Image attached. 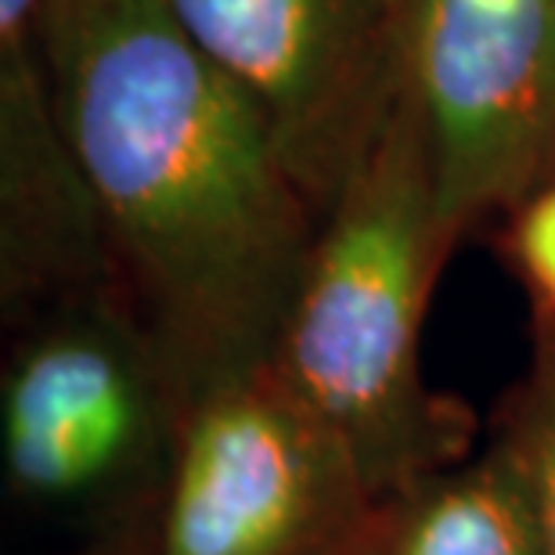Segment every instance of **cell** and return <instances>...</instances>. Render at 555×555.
<instances>
[{
    "instance_id": "cell-5",
    "label": "cell",
    "mask_w": 555,
    "mask_h": 555,
    "mask_svg": "<svg viewBox=\"0 0 555 555\" xmlns=\"http://www.w3.org/2000/svg\"><path fill=\"white\" fill-rule=\"evenodd\" d=\"M177 401L113 288L62 304L15 350L0 397L8 483L40 508H94L170 465Z\"/></svg>"
},
{
    "instance_id": "cell-7",
    "label": "cell",
    "mask_w": 555,
    "mask_h": 555,
    "mask_svg": "<svg viewBox=\"0 0 555 555\" xmlns=\"http://www.w3.org/2000/svg\"><path fill=\"white\" fill-rule=\"evenodd\" d=\"M4 296L59 307L108 288L105 235L76 155L54 119L37 43H0Z\"/></svg>"
},
{
    "instance_id": "cell-11",
    "label": "cell",
    "mask_w": 555,
    "mask_h": 555,
    "mask_svg": "<svg viewBox=\"0 0 555 555\" xmlns=\"http://www.w3.org/2000/svg\"><path fill=\"white\" fill-rule=\"evenodd\" d=\"M48 0H0V43L29 40Z\"/></svg>"
},
{
    "instance_id": "cell-9",
    "label": "cell",
    "mask_w": 555,
    "mask_h": 555,
    "mask_svg": "<svg viewBox=\"0 0 555 555\" xmlns=\"http://www.w3.org/2000/svg\"><path fill=\"white\" fill-rule=\"evenodd\" d=\"M502 433L524 469L538 548L541 555H555V321L548 318H541L534 361L505 408Z\"/></svg>"
},
{
    "instance_id": "cell-6",
    "label": "cell",
    "mask_w": 555,
    "mask_h": 555,
    "mask_svg": "<svg viewBox=\"0 0 555 555\" xmlns=\"http://www.w3.org/2000/svg\"><path fill=\"white\" fill-rule=\"evenodd\" d=\"M408 94L448 235L555 181V0H415Z\"/></svg>"
},
{
    "instance_id": "cell-10",
    "label": "cell",
    "mask_w": 555,
    "mask_h": 555,
    "mask_svg": "<svg viewBox=\"0 0 555 555\" xmlns=\"http://www.w3.org/2000/svg\"><path fill=\"white\" fill-rule=\"evenodd\" d=\"M508 249L538 296L541 318L555 321V181L513 214Z\"/></svg>"
},
{
    "instance_id": "cell-8",
    "label": "cell",
    "mask_w": 555,
    "mask_h": 555,
    "mask_svg": "<svg viewBox=\"0 0 555 555\" xmlns=\"http://www.w3.org/2000/svg\"><path fill=\"white\" fill-rule=\"evenodd\" d=\"M350 555H541L534 508L502 429L462 459L372 508Z\"/></svg>"
},
{
    "instance_id": "cell-2",
    "label": "cell",
    "mask_w": 555,
    "mask_h": 555,
    "mask_svg": "<svg viewBox=\"0 0 555 555\" xmlns=\"http://www.w3.org/2000/svg\"><path fill=\"white\" fill-rule=\"evenodd\" d=\"M451 249L404 87L321 217L271 353L375 502L469 459L473 415L422 375V325Z\"/></svg>"
},
{
    "instance_id": "cell-1",
    "label": "cell",
    "mask_w": 555,
    "mask_h": 555,
    "mask_svg": "<svg viewBox=\"0 0 555 555\" xmlns=\"http://www.w3.org/2000/svg\"><path fill=\"white\" fill-rule=\"evenodd\" d=\"M33 43L177 412L268 369L321 214L263 116L159 0H48Z\"/></svg>"
},
{
    "instance_id": "cell-4",
    "label": "cell",
    "mask_w": 555,
    "mask_h": 555,
    "mask_svg": "<svg viewBox=\"0 0 555 555\" xmlns=\"http://www.w3.org/2000/svg\"><path fill=\"white\" fill-rule=\"evenodd\" d=\"M325 217L408 87L415 0H159Z\"/></svg>"
},
{
    "instance_id": "cell-3",
    "label": "cell",
    "mask_w": 555,
    "mask_h": 555,
    "mask_svg": "<svg viewBox=\"0 0 555 555\" xmlns=\"http://www.w3.org/2000/svg\"><path fill=\"white\" fill-rule=\"evenodd\" d=\"M379 505L325 426L268 369L177 418L159 555H350Z\"/></svg>"
}]
</instances>
